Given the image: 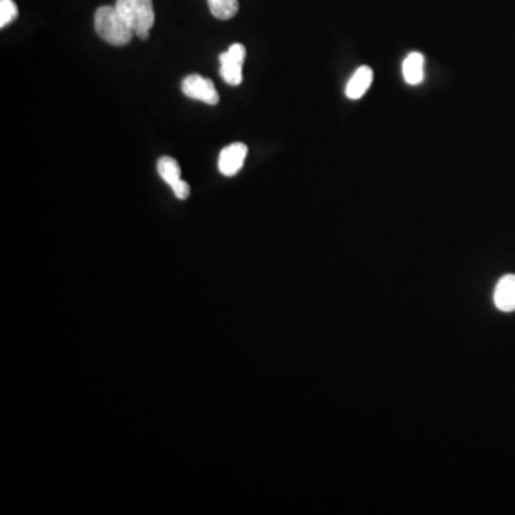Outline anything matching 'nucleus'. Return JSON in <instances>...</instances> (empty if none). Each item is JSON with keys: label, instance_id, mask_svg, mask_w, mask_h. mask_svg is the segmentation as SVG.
<instances>
[{"label": "nucleus", "instance_id": "nucleus-1", "mask_svg": "<svg viewBox=\"0 0 515 515\" xmlns=\"http://www.w3.org/2000/svg\"><path fill=\"white\" fill-rule=\"evenodd\" d=\"M95 30L106 43L125 46L132 41L135 32L115 6H102L95 13Z\"/></svg>", "mask_w": 515, "mask_h": 515}, {"label": "nucleus", "instance_id": "nucleus-5", "mask_svg": "<svg viewBox=\"0 0 515 515\" xmlns=\"http://www.w3.org/2000/svg\"><path fill=\"white\" fill-rule=\"evenodd\" d=\"M246 155H248V146L242 142H235L232 145L226 146L219 155V172L225 176H234L244 167Z\"/></svg>", "mask_w": 515, "mask_h": 515}, {"label": "nucleus", "instance_id": "nucleus-8", "mask_svg": "<svg viewBox=\"0 0 515 515\" xmlns=\"http://www.w3.org/2000/svg\"><path fill=\"white\" fill-rule=\"evenodd\" d=\"M402 74L408 85H418L424 79L423 53L412 52L405 58L402 64Z\"/></svg>", "mask_w": 515, "mask_h": 515}, {"label": "nucleus", "instance_id": "nucleus-7", "mask_svg": "<svg viewBox=\"0 0 515 515\" xmlns=\"http://www.w3.org/2000/svg\"><path fill=\"white\" fill-rule=\"evenodd\" d=\"M372 79H374V72L370 66L358 67L353 78L349 79L347 90H345L347 97L353 100L361 99L370 90Z\"/></svg>", "mask_w": 515, "mask_h": 515}, {"label": "nucleus", "instance_id": "nucleus-11", "mask_svg": "<svg viewBox=\"0 0 515 515\" xmlns=\"http://www.w3.org/2000/svg\"><path fill=\"white\" fill-rule=\"evenodd\" d=\"M18 15V6L13 0H0V27H8Z\"/></svg>", "mask_w": 515, "mask_h": 515}, {"label": "nucleus", "instance_id": "nucleus-2", "mask_svg": "<svg viewBox=\"0 0 515 515\" xmlns=\"http://www.w3.org/2000/svg\"><path fill=\"white\" fill-rule=\"evenodd\" d=\"M115 8L134 29L135 35L146 41L149 30L155 25L152 0H116Z\"/></svg>", "mask_w": 515, "mask_h": 515}, {"label": "nucleus", "instance_id": "nucleus-3", "mask_svg": "<svg viewBox=\"0 0 515 515\" xmlns=\"http://www.w3.org/2000/svg\"><path fill=\"white\" fill-rule=\"evenodd\" d=\"M245 58H246V49L241 43H235L226 52L219 55L221 76L228 85H241Z\"/></svg>", "mask_w": 515, "mask_h": 515}, {"label": "nucleus", "instance_id": "nucleus-9", "mask_svg": "<svg viewBox=\"0 0 515 515\" xmlns=\"http://www.w3.org/2000/svg\"><path fill=\"white\" fill-rule=\"evenodd\" d=\"M158 174L167 183L175 185L176 182L181 181V167L178 160H175L171 156H162L158 160Z\"/></svg>", "mask_w": 515, "mask_h": 515}, {"label": "nucleus", "instance_id": "nucleus-4", "mask_svg": "<svg viewBox=\"0 0 515 515\" xmlns=\"http://www.w3.org/2000/svg\"><path fill=\"white\" fill-rule=\"evenodd\" d=\"M182 92L191 99L200 100L207 105L218 104L219 93L211 79L204 78L200 74H193L182 81Z\"/></svg>", "mask_w": 515, "mask_h": 515}, {"label": "nucleus", "instance_id": "nucleus-6", "mask_svg": "<svg viewBox=\"0 0 515 515\" xmlns=\"http://www.w3.org/2000/svg\"><path fill=\"white\" fill-rule=\"evenodd\" d=\"M494 304L500 311H515V275H505L498 281L494 291Z\"/></svg>", "mask_w": 515, "mask_h": 515}, {"label": "nucleus", "instance_id": "nucleus-12", "mask_svg": "<svg viewBox=\"0 0 515 515\" xmlns=\"http://www.w3.org/2000/svg\"><path fill=\"white\" fill-rule=\"evenodd\" d=\"M171 188L179 199H186V198L190 197L191 186L185 181H182V179L176 182L175 185H172Z\"/></svg>", "mask_w": 515, "mask_h": 515}, {"label": "nucleus", "instance_id": "nucleus-10", "mask_svg": "<svg viewBox=\"0 0 515 515\" xmlns=\"http://www.w3.org/2000/svg\"><path fill=\"white\" fill-rule=\"evenodd\" d=\"M209 11L219 20H230L239 11L238 0H208Z\"/></svg>", "mask_w": 515, "mask_h": 515}]
</instances>
